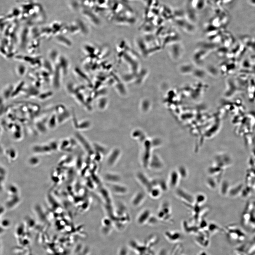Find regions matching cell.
<instances>
[{
    "instance_id": "8",
    "label": "cell",
    "mask_w": 255,
    "mask_h": 255,
    "mask_svg": "<svg viewBox=\"0 0 255 255\" xmlns=\"http://www.w3.org/2000/svg\"><path fill=\"white\" fill-rule=\"evenodd\" d=\"M177 171L181 178L185 179L187 177L188 173L186 169L185 168L180 167Z\"/></svg>"
},
{
    "instance_id": "1",
    "label": "cell",
    "mask_w": 255,
    "mask_h": 255,
    "mask_svg": "<svg viewBox=\"0 0 255 255\" xmlns=\"http://www.w3.org/2000/svg\"><path fill=\"white\" fill-rule=\"evenodd\" d=\"M176 190V195L182 201L190 205L195 204V197L189 192L181 188H178Z\"/></svg>"
},
{
    "instance_id": "3",
    "label": "cell",
    "mask_w": 255,
    "mask_h": 255,
    "mask_svg": "<svg viewBox=\"0 0 255 255\" xmlns=\"http://www.w3.org/2000/svg\"><path fill=\"white\" fill-rule=\"evenodd\" d=\"M166 236L169 241L173 244H177L183 239L182 234L177 231H171L167 232Z\"/></svg>"
},
{
    "instance_id": "9",
    "label": "cell",
    "mask_w": 255,
    "mask_h": 255,
    "mask_svg": "<svg viewBox=\"0 0 255 255\" xmlns=\"http://www.w3.org/2000/svg\"><path fill=\"white\" fill-rule=\"evenodd\" d=\"M198 255H207L204 252H201Z\"/></svg>"
},
{
    "instance_id": "2",
    "label": "cell",
    "mask_w": 255,
    "mask_h": 255,
    "mask_svg": "<svg viewBox=\"0 0 255 255\" xmlns=\"http://www.w3.org/2000/svg\"><path fill=\"white\" fill-rule=\"evenodd\" d=\"M180 177L177 171H173L170 174L168 185L171 189H175L179 184Z\"/></svg>"
},
{
    "instance_id": "5",
    "label": "cell",
    "mask_w": 255,
    "mask_h": 255,
    "mask_svg": "<svg viewBox=\"0 0 255 255\" xmlns=\"http://www.w3.org/2000/svg\"><path fill=\"white\" fill-rule=\"evenodd\" d=\"M195 197V204L199 206L205 203L207 201V197L203 193H199Z\"/></svg>"
},
{
    "instance_id": "6",
    "label": "cell",
    "mask_w": 255,
    "mask_h": 255,
    "mask_svg": "<svg viewBox=\"0 0 255 255\" xmlns=\"http://www.w3.org/2000/svg\"><path fill=\"white\" fill-rule=\"evenodd\" d=\"M206 184L211 190H215L218 186L217 181L215 178L212 177L208 178L206 181Z\"/></svg>"
},
{
    "instance_id": "7",
    "label": "cell",
    "mask_w": 255,
    "mask_h": 255,
    "mask_svg": "<svg viewBox=\"0 0 255 255\" xmlns=\"http://www.w3.org/2000/svg\"><path fill=\"white\" fill-rule=\"evenodd\" d=\"M208 229L209 233L213 235L218 233L220 230V228L216 224L212 223L210 224L208 226Z\"/></svg>"
},
{
    "instance_id": "4",
    "label": "cell",
    "mask_w": 255,
    "mask_h": 255,
    "mask_svg": "<svg viewBox=\"0 0 255 255\" xmlns=\"http://www.w3.org/2000/svg\"><path fill=\"white\" fill-rule=\"evenodd\" d=\"M195 239V241L199 246L203 247H207L208 246L209 241L208 236L199 235Z\"/></svg>"
}]
</instances>
